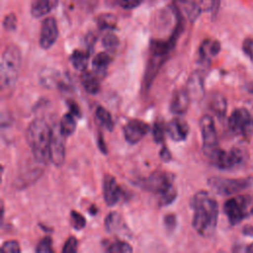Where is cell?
<instances>
[{"label":"cell","instance_id":"e0dca14e","mask_svg":"<svg viewBox=\"0 0 253 253\" xmlns=\"http://www.w3.org/2000/svg\"><path fill=\"white\" fill-rule=\"evenodd\" d=\"M104 224L106 230L110 233L124 236H127L130 234L123 217L116 211L109 212V214L105 218Z\"/></svg>","mask_w":253,"mask_h":253},{"label":"cell","instance_id":"4fadbf2b","mask_svg":"<svg viewBox=\"0 0 253 253\" xmlns=\"http://www.w3.org/2000/svg\"><path fill=\"white\" fill-rule=\"evenodd\" d=\"M58 38V28L56 21L52 17L45 18L42 22L41 34H40V45L43 49L50 48Z\"/></svg>","mask_w":253,"mask_h":253},{"label":"cell","instance_id":"484cf974","mask_svg":"<svg viewBox=\"0 0 253 253\" xmlns=\"http://www.w3.org/2000/svg\"><path fill=\"white\" fill-rule=\"evenodd\" d=\"M95 117L98 123L107 130L111 131L114 128V121L110 112L103 106H98L95 111Z\"/></svg>","mask_w":253,"mask_h":253},{"label":"cell","instance_id":"52a82bcc","mask_svg":"<svg viewBox=\"0 0 253 253\" xmlns=\"http://www.w3.org/2000/svg\"><path fill=\"white\" fill-rule=\"evenodd\" d=\"M250 178L232 179L222 177H211L208 179V184L215 193L222 196H229L248 188L250 185Z\"/></svg>","mask_w":253,"mask_h":253},{"label":"cell","instance_id":"f546056e","mask_svg":"<svg viewBox=\"0 0 253 253\" xmlns=\"http://www.w3.org/2000/svg\"><path fill=\"white\" fill-rule=\"evenodd\" d=\"M152 137L156 143H161L164 141L166 130V124L162 120H156L152 126Z\"/></svg>","mask_w":253,"mask_h":253},{"label":"cell","instance_id":"b9f144b4","mask_svg":"<svg viewBox=\"0 0 253 253\" xmlns=\"http://www.w3.org/2000/svg\"><path fill=\"white\" fill-rule=\"evenodd\" d=\"M159 155H160L161 160L164 161V162H168V161H170L171 158H172L171 153H170V150H169L168 147L165 146V145L161 148V150H160V152H159Z\"/></svg>","mask_w":253,"mask_h":253},{"label":"cell","instance_id":"cb8c5ba5","mask_svg":"<svg viewBox=\"0 0 253 253\" xmlns=\"http://www.w3.org/2000/svg\"><path fill=\"white\" fill-rule=\"evenodd\" d=\"M89 55H90V53L87 50L84 51V50H80V49H75L70 54L69 59H70L72 66L76 70L85 71V70H87Z\"/></svg>","mask_w":253,"mask_h":253},{"label":"cell","instance_id":"277c9868","mask_svg":"<svg viewBox=\"0 0 253 253\" xmlns=\"http://www.w3.org/2000/svg\"><path fill=\"white\" fill-rule=\"evenodd\" d=\"M22 62L21 51L16 45H8L1 56L0 82L2 89L13 88L16 84Z\"/></svg>","mask_w":253,"mask_h":253},{"label":"cell","instance_id":"bcb514c9","mask_svg":"<svg viewBox=\"0 0 253 253\" xmlns=\"http://www.w3.org/2000/svg\"><path fill=\"white\" fill-rule=\"evenodd\" d=\"M247 251H248V252H252V253H253V243H251V244L247 247Z\"/></svg>","mask_w":253,"mask_h":253},{"label":"cell","instance_id":"e575fe53","mask_svg":"<svg viewBox=\"0 0 253 253\" xmlns=\"http://www.w3.org/2000/svg\"><path fill=\"white\" fill-rule=\"evenodd\" d=\"M163 224L167 231H173L177 226V216L175 213H168L163 217Z\"/></svg>","mask_w":253,"mask_h":253},{"label":"cell","instance_id":"5bb4252c","mask_svg":"<svg viewBox=\"0 0 253 253\" xmlns=\"http://www.w3.org/2000/svg\"><path fill=\"white\" fill-rule=\"evenodd\" d=\"M123 195V190L112 175H105L103 180V196L105 203L109 207H113L119 203Z\"/></svg>","mask_w":253,"mask_h":253},{"label":"cell","instance_id":"2e32d148","mask_svg":"<svg viewBox=\"0 0 253 253\" xmlns=\"http://www.w3.org/2000/svg\"><path fill=\"white\" fill-rule=\"evenodd\" d=\"M190 96L186 88H180L174 91L170 101V112L177 116L186 114L190 105Z\"/></svg>","mask_w":253,"mask_h":253},{"label":"cell","instance_id":"8992f818","mask_svg":"<svg viewBox=\"0 0 253 253\" xmlns=\"http://www.w3.org/2000/svg\"><path fill=\"white\" fill-rule=\"evenodd\" d=\"M223 211L231 224H238L241 220L253 214V197L240 195L228 199L224 203Z\"/></svg>","mask_w":253,"mask_h":253},{"label":"cell","instance_id":"7c38bea8","mask_svg":"<svg viewBox=\"0 0 253 253\" xmlns=\"http://www.w3.org/2000/svg\"><path fill=\"white\" fill-rule=\"evenodd\" d=\"M123 130L126 142L129 144H136L148 133L150 126L143 121L133 119L125 125Z\"/></svg>","mask_w":253,"mask_h":253},{"label":"cell","instance_id":"4316f807","mask_svg":"<svg viewBox=\"0 0 253 253\" xmlns=\"http://www.w3.org/2000/svg\"><path fill=\"white\" fill-rule=\"evenodd\" d=\"M59 128H60V131L62 132V134L65 137L73 134V132L76 129L75 116L73 114H71L70 112L65 114V115H63L61 120H60Z\"/></svg>","mask_w":253,"mask_h":253},{"label":"cell","instance_id":"603a6c76","mask_svg":"<svg viewBox=\"0 0 253 253\" xmlns=\"http://www.w3.org/2000/svg\"><path fill=\"white\" fill-rule=\"evenodd\" d=\"M112 61L111 55L109 52H99L97 53L93 60H92V66L94 72L99 76H104L106 74L107 68L110 65Z\"/></svg>","mask_w":253,"mask_h":253},{"label":"cell","instance_id":"ac0fdd59","mask_svg":"<svg viewBox=\"0 0 253 253\" xmlns=\"http://www.w3.org/2000/svg\"><path fill=\"white\" fill-rule=\"evenodd\" d=\"M186 89L189 96L193 100H199L204 95V75L201 70H196L193 72L187 82Z\"/></svg>","mask_w":253,"mask_h":253},{"label":"cell","instance_id":"8d00e7d4","mask_svg":"<svg viewBox=\"0 0 253 253\" xmlns=\"http://www.w3.org/2000/svg\"><path fill=\"white\" fill-rule=\"evenodd\" d=\"M1 249L3 251L10 252V253H19L21 251L20 245H19L18 241H16V240H7V241H5L2 244Z\"/></svg>","mask_w":253,"mask_h":253},{"label":"cell","instance_id":"ba28073f","mask_svg":"<svg viewBox=\"0 0 253 253\" xmlns=\"http://www.w3.org/2000/svg\"><path fill=\"white\" fill-rule=\"evenodd\" d=\"M228 126L234 133L249 137L253 134V118L246 109H235L228 119Z\"/></svg>","mask_w":253,"mask_h":253},{"label":"cell","instance_id":"5b68a950","mask_svg":"<svg viewBox=\"0 0 253 253\" xmlns=\"http://www.w3.org/2000/svg\"><path fill=\"white\" fill-rule=\"evenodd\" d=\"M205 154L211 163L220 170H231L241 167L248 158L247 152L239 147H233L229 151L216 147Z\"/></svg>","mask_w":253,"mask_h":253},{"label":"cell","instance_id":"83f0119b","mask_svg":"<svg viewBox=\"0 0 253 253\" xmlns=\"http://www.w3.org/2000/svg\"><path fill=\"white\" fill-rule=\"evenodd\" d=\"M117 22L118 19L115 15L106 13V14H101L97 18V25L100 30H115L117 27Z\"/></svg>","mask_w":253,"mask_h":253},{"label":"cell","instance_id":"f6af8a7d","mask_svg":"<svg viewBox=\"0 0 253 253\" xmlns=\"http://www.w3.org/2000/svg\"><path fill=\"white\" fill-rule=\"evenodd\" d=\"M243 233L249 236H253V226L252 225H245L243 227Z\"/></svg>","mask_w":253,"mask_h":253},{"label":"cell","instance_id":"ee69618b","mask_svg":"<svg viewBox=\"0 0 253 253\" xmlns=\"http://www.w3.org/2000/svg\"><path fill=\"white\" fill-rule=\"evenodd\" d=\"M95 42H96V37H94V35H92V34L87 35V37H86V50L89 53L92 52L93 45H94Z\"/></svg>","mask_w":253,"mask_h":253},{"label":"cell","instance_id":"4dcf8cb0","mask_svg":"<svg viewBox=\"0 0 253 253\" xmlns=\"http://www.w3.org/2000/svg\"><path fill=\"white\" fill-rule=\"evenodd\" d=\"M120 41L118 37L113 33H107L102 39V44L108 52H114L119 46Z\"/></svg>","mask_w":253,"mask_h":253},{"label":"cell","instance_id":"6da1fadb","mask_svg":"<svg viewBox=\"0 0 253 253\" xmlns=\"http://www.w3.org/2000/svg\"><path fill=\"white\" fill-rule=\"evenodd\" d=\"M193 211L192 224L203 237H211L216 228L218 206L216 201L206 191L197 192L190 201Z\"/></svg>","mask_w":253,"mask_h":253},{"label":"cell","instance_id":"d6a6232c","mask_svg":"<svg viewBox=\"0 0 253 253\" xmlns=\"http://www.w3.org/2000/svg\"><path fill=\"white\" fill-rule=\"evenodd\" d=\"M35 251L37 253H52L53 249L51 246V239L48 236L42 238L37 245Z\"/></svg>","mask_w":253,"mask_h":253},{"label":"cell","instance_id":"d4e9b609","mask_svg":"<svg viewBox=\"0 0 253 253\" xmlns=\"http://www.w3.org/2000/svg\"><path fill=\"white\" fill-rule=\"evenodd\" d=\"M209 105H210V109L211 110V112L219 119H222L225 116L227 104H226L225 98L222 95L213 94L211 97Z\"/></svg>","mask_w":253,"mask_h":253},{"label":"cell","instance_id":"7402d4cb","mask_svg":"<svg viewBox=\"0 0 253 253\" xmlns=\"http://www.w3.org/2000/svg\"><path fill=\"white\" fill-rule=\"evenodd\" d=\"M174 3L181 8L190 21H195L201 14L202 9L196 0H174Z\"/></svg>","mask_w":253,"mask_h":253},{"label":"cell","instance_id":"836d02e7","mask_svg":"<svg viewBox=\"0 0 253 253\" xmlns=\"http://www.w3.org/2000/svg\"><path fill=\"white\" fill-rule=\"evenodd\" d=\"M78 248V240L74 236H69L62 247L63 253H75Z\"/></svg>","mask_w":253,"mask_h":253},{"label":"cell","instance_id":"f1b7e54d","mask_svg":"<svg viewBox=\"0 0 253 253\" xmlns=\"http://www.w3.org/2000/svg\"><path fill=\"white\" fill-rule=\"evenodd\" d=\"M106 251L110 253H129L132 252V247L126 241L117 240L114 242H109L105 245Z\"/></svg>","mask_w":253,"mask_h":253},{"label":"cell","instance_id":"d590c367","mask_svg":"<svg viewBox=\"0 0 253 253\" xmlns=\"http://www.w3.org/2000/svg\"><path fill=\"white\" fill-rule=\"evenodd\" d=\"M17 26V18L13 13H10L8 15L5 16L4 20H3V27L6 31L8 32H12L16 29Z\"/></svg>","mask_w":253,"mask_h":253},{"label":"cell","instance_id":"74e56055","mask_svg":"<svg viewBox=\"0 0 253 253\" xmlns=\"http://www.w3.org/2000/svg\"><path fill=\"white\" fill-rule=\"evenodd\" d=\"M116 3L124 9H133L140 5L142 0H115Z\"/></svg>","mask_w":253,"mask_h":253},{"label":"cell","instance_id":"3957f363","mask_svg":"<svg viewBox=\"0 0 253 253\" xmlns=\"http://www.w3.org/2000/svg\"><path fill=\"white\" fill-rule=\"evenodd\" d=\"M175 176L166 171L156 170L148 177L140 179L136 184L158 197V204L161 207L172 204L177 198V190L175 187Z\"/></svg>","mask_w":253,"mask_h":253},{"label":"cell","instance_id":"f35d334b","mask_svg":"<svg viewBox=\"0 0 253 253\" xmlns=\"http://www.w3.org/2000/svg\"><path fill=\"white\" fill-rule=\"evenodd\" d=\"M242 49L253 62V39H245L242 42Z\"/></svg>","mask_w":253,"mask_h":253},{"label":"cell","instance_id":"9c48e42d","mask_svg":"<svg viewBox=\"0 0 253 253\" xmlns=\"http://www.w3.org/2000/svg\"><path fill=\"white\" fill-rule=\"evenodd\" d=\"M65 136L60 131L59 126L51 127L49 143V161L56 167L63 165L65 160Z\"/></svg>","mask_w":253,"mask_h":253},{"label":"cell","instance_id":"1f68e13d","mask_svg":"<svg viewBox=\"0 0 253 253\" xmlns=\"http://www.w3.org/2000/svg\"><path fill=\"white\" fill-rule=\"evenodd\" d=\"M70 222H71V225L77 230L84 228L86 225L85 217L80 212L74 210L70 211Z\"/></svg>","mask_w":253,"mask_h":253},{"label":"cell","instance_id":"8fae6325","mask_svg":"<svg viewBox=\"0 0 253 253\" xmlns=\"http://www.w3.org/2000/svg\"><path fill=\"white\" fill-rule=\"evenodd\" d=\"M39 79L41 85L47 89L57 88L60 90H66L70 88L69 78L65 77L53 68L45 67L42 69L39 74Z\"/></svg>","mask_w":253,"mask_h":253},{"label":"cell","instance_id":"30bf717a","mask_svg":"<svg viewBox=\"0 0 253 253\" xmlns=\"http://www.w3.org/2000/svg\"><path fill=\"white\" fill-rule=\"evenodd\" d=\"M200 128L203 138V150L205 153L218 147L217 133L213 119L210 115H204L200 120Z\"/></svg>","mask_w":253,"mask_h":253},{"label":"cell","instance_id":"60d3db41","mask_svg":"<svg viewBox=\"0 0 253 253\" xmlns=\"http://www.w3.org/2000/svg\"><path fill=\"white\" fill-rule=\"evenodd\" d=\"M97 142H98V147L100 149V151L104 154H106L108 151V148H107V145H106V142H105V139H104V136L101 132H98V136H97Z\"/></svg>","mask_w":253,"mask_h":253},{"label":"cell","instance_id":"ffe728a7","mask_svg":"<svg viewBox=\"0 0 253 253\" xmlns=\"http://www.w3.org/2000/svg\"><path fill=\"white\" fill-rule=\"evenodd\" d=\"M58 4V0H33L31 14L35 18H42L51 12Z\"/></svg>","mask_w":253,"mask_h":253},{"label":"cell","instance_id":"ab89813d","mask_svg":"<svg viewBox=\"0 0 253 253\" xmlns=\"http://www.w3.org/2000/svg\"><path fill=\"white\" fill-rule=\"evenodd\" d=\"M67 106L69 108V111L71 114H73L75 117L77 118H80L81 117V111H80V108L79 106L76 104V102L74 101H68L67 102Z\"/></svg>","mask_w":253,"mask_h":253},{"label":"cell","instance_id":"d6986e66","mask_svg":"<svg viewBox=\"0 0 253 253\" xmlns=\"http://www.w3.org/2000/svg\"><path fill=\"white\" fill-rule=\"evenodd\" d=\"M220 50V43L218 41L206 40L199 48V62L206 66L211 62V57L215 56Z\"/></svg>","mask_w":253,"mask_h":253},{"label":"cell","instance_id":"7bdbcfd3","mask_svg":"<svg viewBox=\"0 0 253 253\" xmlns=\"http://www.w3.org/2000/svg\"><path fill=\"white\" fill-rule=\"evenodd\" d=\"M199 5L202 11H210L214 6V0H201Z\"/></svg>","mask_w":253,"mask_h":253},{"label":"cell","instance_id":"44dd1931","mask_svg":"<svg viewBox=\"0 0 253 253\" xmlns=\"http://www.w3.org/2000/svg\"><path fill=\"white\" fill-rule=\"evenodd\" d=\"M80 81L84 90L87 93L91 95H96L100 91V82L98 80L96 73L90 72L88 70L82 71Z\"/></svg>","mask_w":253,"mask_h":253},{"label":"cell","instance_id":"7a4b0ae2","mask_svg":"<svg viewBox=\"0 0 253 253\" xmlns=\"http://www.w3.org/2000/svg\"><path fill=\"white\" fill-rule=\"evenodd\" d=\"M51 127L43 119L33 120L26 131V139L30 146L35 160L40 164H46L49 161V143Z\"/></svg>","mask_w":253,"mask_h":253},{"label":"cell","instance_id":"9a60e30c","mask_svg":"<svg viewBox=\"0 0 253 253\" xmlns=\"http://www.w3.org/2000/svg\"><path fill=\"white\" fill-rule=\"evenodd\" d=\"M166 130L169 137L174 141H183L188 137L190 126L188 123L181 118H174L166 124Z\"/></svg>","mask_w":253,"mask_h":253}]
</instances>
